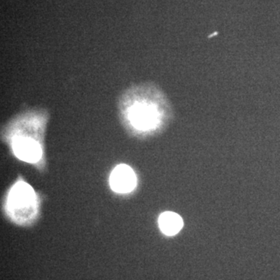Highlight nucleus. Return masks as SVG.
Instances as JSON below:
<instances>
[{
  "mask_svg": "<svg viewBox=\"0 0 280 280\" xmlns=\"http://www.w3.org/2000/svg\"><path fill=\"white\" fill-rule=\"evenodd\" d=\"M13 149L17 157L28 163L39 161L42 156L41 145L32 138L26 136L15 138L13 142Z\"/></svg>",
  "mask_w": 280,
  "mask_h": 280,
  "instance_id": "nucleus-4",
  "label": "nucleus"
},
{
  "mask_svg": "<svg viewBox=\"0 0 280 280\" xmlns=\"http://www.w3.org/2000/svg\"><path fill=\"white\" fill-rule=\"evenodd\" d=\"M159 113L157 110L150 104L136 103L129 110V119L130 123L136 129L148 130L154 128L157 124Z\"/></svg>",
  "mask_w": 280,
  "mask_h": 280,
  "instance_id": "nucleus-2",
  "label": "nucleus"
},
{
  "mask_svg": "<svg viewBox=\"0 0 280 280\" xmlns=\"http://www.w3.org/2000/svg\"><path fill=\"white\" fill-rule=\"evenodd\" d=\"M35 199L34 189L26 182H18L9 194V209L20 216V212L34 210Z\"/></svg>",
  "mask_w": 280,
  "mask_h": 280,
  "instance_id": "nucleus-1",
  "label": "nucleus"
},
{
  "mask_svg": "<svg viewBox=\"0 0 280 280\" xmlns=\"http://www.w3.org/2000/svg\"><path fill=\"white\" fill-rule=\"evenodd\" d=\"M109 182L110 188L114 192L126 194L134 190L137 180L136 174L130 166L120 164L112 171Z\"/></svg>",
  "mask_w": 280,
  "mask_h": 280,
  "instance_id": "nucleus-3",
  "label": "nucleus"
},
{
  "mask_svg": "<svg viewBox=\"0 0 280 280\" xmlns=\"http://www.w3.org/2000/svg\"><path fill=\"white\" fill-rule=\"evenodd\" d=\"M159 227L160 231L167 235H177L183 228V220L179 214L173 212H164L159 217Z\"/></svg>",
  "mask_w": 280,
  "mask_h": 280,
  "instance_id": "nucleus-5",
  "label": "nucleus"
}]
</instances>
